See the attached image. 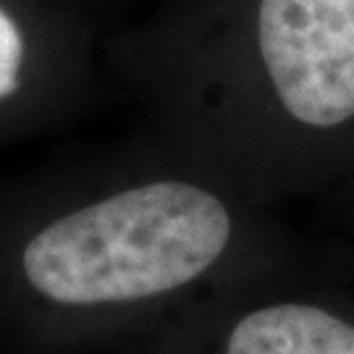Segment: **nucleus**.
Instances as JSON below:
<instances>
[{"label": "nucleus", "mask_w": 354, "mask_h": 354, "mask_svg": "<svg viewBox=\"0 0 354 354\" xmlns=\"http://www.w3.org/2000/svg\"><path fill=\"white\" fill-rule=\"evenodd\" d=\"M323 200L330 207V213L336 218V226H339V234H342V247L339 250L349 260V266L354 268V176L349 181H344L342 187L328 192Z\"/></svg>", "instance_id": "obj_5"}, {"label": "nucleus", "mask_w": 354, "mask_h": 354, "mask_svg": "<svg viewBox=\"0 0 354 354\" xmlns=\"http://www.w3.org/2000/svg\"><path fill=\"white\" fill-rule=\"evenodd\" d=\"M346 268L349 260H330L205 297L124 354H354Z\"/></svg>", "instance_id": "obj_3"}, {"label": "nucleus", "mask_w": 354, "mask_h": 354, "mask_svg": "<svg viewBox=\"0 0 354 354\" xmlns=\"http://www.w3.org/2000/svg\"><path fill=\"white\" fill-rule=\"evenodd\" d=\"M323 263L273 207L147 134L0 194V346L127 352L205 297Z\"/></svg>", "instance_id": "obj_1"}, {"label": "nucleus", "mask_w": 354, "mask_h": 354, "mask_svg": "<svg viewBox=\"0 0 354 354\" xmlns=\"http://www.w3.org/2000/svg\"><path fill=\"white\" fill-rule=\"evenodd\" d=\"M87 35L53 0H0V140L50 121L82 95Z\"/></svg>", "instance_id": "obj_4"}, {"label": "nucleus", "mask_w": 354, "mask_h": 354, "mask_svg": "<svg viewBox=\"0 0 354 354\" xmlns=\"http://www.w3.org/2000/svg\"><path fill=\"white\" fill-rule=\"evenodd\" d=\"M108 61L150 137L252 203L354 176V0H171Z\"/></svg>", "instance_id": "obj_2"}]
</instances>
